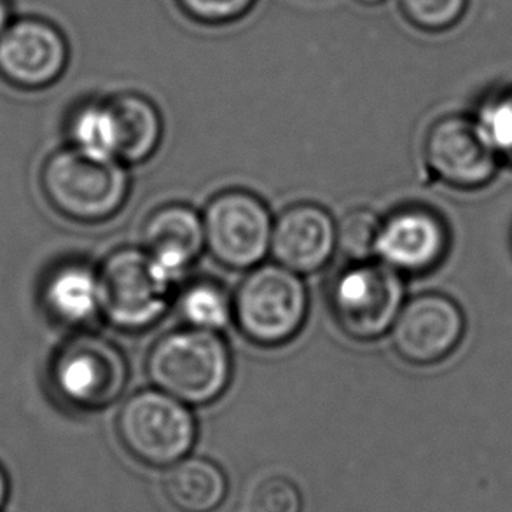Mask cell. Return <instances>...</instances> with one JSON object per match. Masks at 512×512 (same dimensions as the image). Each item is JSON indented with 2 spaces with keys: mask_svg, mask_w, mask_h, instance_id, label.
Returning a JSON list of instances; mask_svg holds the SVG:
<instances>
[{
  "mask_svg": "<svg viewBox=\"0 0 512 512\" xmlns=\"http://www.w3.org/2000/svg\"><path fill=\"white\" fill-rule=\"evenodd\" d=\"M41 191L56 214L79 224H98L125 205L130 175L121 161L100 160L70 146L44 161Z\"/></svg>",
  "mask_w": 512,
  "mask_h": 512,
  "instance_id": "1",
  "label": "cell"
},
{
  "mask_svg": "<svg viewBox=\"0 0 512 512\" xmlns=\"http://www.w3.org/2000/svg\"><path fill=\"white\" fill-rule=\"evenodd\" d=\"M231 373V353L221 336L194 327L161 336L147 357L154 387L187 406L217 401L226 392Z\"/></svg>",
  "mask_w": 512,
  "mask_h": 512,
  "instance_id": "2",
  "label": "cell"
},
{
  "mask_svg": "<svg viewBox=\"0 0 512 512\" xmlns=\"http://www.w3.org/2000/svg\"><path fill=\"white\" fill-rule=\"evenodd\" d=\"M308 306V291L298 273L278 263L259 264L236 289L233 320L250 343L273 348L298 336Z\"/></svg>",
  "mask_w": 512,
  "mask_h": 512,
  "instance_id": "3",
  "label": "cell"
},
{
  "mask_svg": "<svg viewBox=\"0 0 512 512\" xmlns=\"http://www.w3.org/2000/svg\"><path fill=\"white\" fill-rule=\"evenodd\" d=\"M116 432L123 448L140 464L170 467L193 448L196 422L186 402L160 388H149L126 399Z\"/></svg>",
  "mask_w": 512,
  "mask_h": 512,
  "instance_id": "4",
  "label": "cell"
},
{
  "mask_svg": "<svg viewBox=\"0 0 512 512\" xmlns=\"http://www.w3.org/2000/svg\"><path fill=\"white\" fill-rule=\"evenodd\" d=\"M402 306V275L381 261L352 263L329 287L334 320L355 341L378 340L392 331Z\"/></svg>",
  "mask_w": 512,
  "mask_h": 512,
  "instance_id": "5",
  "label": "cell"
},
{
  "mask_svg": "<svg viewBox=\"0 0 512 512\" xmlns=\"http://www.w3.org/2000/svg\"><path fill=\"white\" fill-rule=\"evenodd\" d=\"M49 376L62 401L72 408L97 411L118 401L130 371L125 353L111 340L84 333L58 350Z\"/></svg>",
  "mask_w": 512,
  "mask_h": 512,
  "instance_id": "6",
  "label": "cell"
},
{
  "mask_svg": "<svg viewBox=\"0 0 512 512\" xmlns=\"http://www.w3.org/2000/svg\"><path fill=\"white\" fill-rule=\"evenodd\" d=\"M98 275L102 315L119 331H146L167 312L173 285L156 270L146 250L112 252Z\"/></svg>",
  "mask_w": 512,
  "mask_h": 512,
  "instance_id": "7",
  "label": "cell"
},
{
  "mask_svg": "<svg viewBox=\"0 0 512 512\" xmlns=\"http://www.w3.org/2000/svg\"><path fill=\"white\" fill-rule=\"evenodd\" d=\"M203 217L205 247L229 270H252L270 252L273 219L256 194L229 189L208 201Z\"/></svg>",
  "mask_w": 512,
  "mask_h": 512,
  "instance_id": "8",
  "label": "cell"
},
{
  "mask_svg": "<svg viewBox=\"0 0 512 512\" xmlns=\"http://www.w3.org/2000/svg\"><path fill=\"white\" fill-rule=\"evenodd\" d=\"M69 60L67 37L46 18H14L0 35V79L16 90H46L62 79Z\"/></svg>",
  "mask_w": 512,
  "mask_h": 512,
  "instance_id": "9",
  "label": "cell"
},
{
  "mask_svg": "<svg viewBox=\"0 0 512 512\" xmlns=\"http://www.w3.org/2000/svg\"><path fill=\"white\" fill-rule=\"evenodd\" d=\"M425 163L439 182L455 189L488 186L499 170L500 158L476 118L444 116L430 126L423 144Z\"/></svg>",
  "mask_w": 512,
  "mask_h": 512,
  "instance_id": "10",
  "label": "cell"
},
{
  "mask_svg": "<svg viewBox=\"0 0 512 512\" xmlns=\"http://www.w3.org/2000/svg\"><path fill=\"white\" fill-rule=\"evenodd\" d=\"M395 353L411 366H434L455 353L467 319L455 299L441 292H425L404 303L392 327Z\"/></svg>",
  "mask_w": 512,
  "mask_h": 512,
  "instance_id": "11",
  "label": "cell"
},
{
  "mask_svg": "<svg viewBox=\"0 0 512 512\" xmlns=\"http://www.w3.org/2000/svg\"><path fill=\"white\" fill-rule=\"evenodd\" d=\"M450 249V231L429 208L406 207L381 221L376 256L401 275L437 268Z\"/></svg>",
  "mask_w": 512,
  "mask_h": 512,
  "instance_id": "12",
  "label": "cell"
},
{
  "mask_svg": "<svg viewBox=\"0 0 512 512\" xmlns=\"http://www.w3.org/2000/svg\"><path fill=\"white\" fill-rule=\"evenodd\" d=\"M336 224L313 203L285 208L273 222L270 252L278 264L298 275L322 270L336 250Z\"/></svg>",
  "mask_w": 512,
  "mask_h": 512,
  "instance_id": "13",
  "label": "cell"
},
{
  "mask_svg": "<svg viewBox=\"0 0 512 512\" xmlns=\"http://www.w3.org/2000/svg\"><path fill=\"white\" fill-rule=\"evenodd\" d=\"M142 243L156 270L175 287L205 247L203 217L180 203L160 207L144 222Z\"/></svg>",
  "mask_w": 512,
  "mask_h": 512,
  "instance_id": "14",
  "label": "cell"
},
{
  "mask_svg": "<svg viewBox=\"0 0 512 512\" xmlns=\"http://www.w3.org/2000/svg\"><path fill=\"white\" fill-rule=\"evenodd\" d=\"M42 301L56 322L70 327L86 326L102 315L100 275L90 264H62L46 278Z\"/></svg>",
  "mask_w": 512,
  "mask_h": 512,
  "instance_id": "15",
  "label": "cell"
},
{
  "mask_svg": "<svg viewBox=\"0 0 512 512\" xmlns=\"http://www.w3.org/2000/svg\"><path fill=\"white\" fill-rule=\"evenodd\" d=\"M116 130V160L139 165L160 147L163 119L158 107L139 93H119L107 98Z\"/></svg>",
  "mask_w": 512,
  "mask_h": 512,
  "instance_id": "16",
  "label": "cell"
},
{
  "mask_svg": "<svg viewBox=\"0 0 512 512\" xmlns=\"http://www.w3.org/2000/svg\"><path fill=\"white\" fill-rule=\"evenodd\" d=\"M228 492L226 476L205 458H186L173 465L165 478L168 500L180 512H212Z\"/></svg>",
  "mask_w": 512,
  "mask_h": 512,
  "instance_id": "17",
  "label": "cell"
},
{
  "mask_svg": "<svg viewBox=\"0 0 512 512\" xmlns=\"http://www.w3.org/2000/svg\"><path fill=\"white\" fill-rule=\"evenodd\" d=\"M69 137L72 147L83 153L116 160V130L109 100H93L77 107L69 121Z\"/></svg>",
  "mask_w": 512,
  "mask_h": 512,
  "instance_id": "18",
  "label": "cell"
},
{
  "mask_svg": "<svg viewBox=\"0 0 512 512\" xmlns=\"http://www.w3.org/2000/svg\"><path fill=\"white\" fill-rule=\"evenodd\" d=\"M179 313L187 327L219 333L233 320V299L221 285L200 280L180 294Z\"/></svg>",
  "mask_w": 512,
  "mask_h": 512,
  "instance_id": "19",
  "label": "cell"
},
{
  "mask_svg": "<svg viewBox=\"0 0 512 512\" xmlns=\"http://www.w3.org/2000/svg\"><path fill=\"white\" fill-rule=\"evenodd\" d=\"M380 226L381 219L374 212L366 208H355L343 215L336 224V250H340L352 263L369 261L376 256Z\"/></svg>",
  "mask_w": 512,
  "mask_h": 512,
  "instance_id": "20",
  "label": "cell"
},
{
  "mask_svg": "<svg viewBox=\"0 0 512 512\" xmlns=\"http://www.w3.org/2000/svg\"><path fill=\"white\" fill-rule=\"evenodd\" d=\"M476 121L495 153L499 154L500 161H506L512 167V88L485 100Z\"/></svg>",
  "mask_w": 512,
  "mask_h": 512,
  "instance_id": "21",
  "label": "cell"
},
{
  "mask_svg": "<svg viewBox=\"0 0 512 512\" xmlns=\"http://www.w3.org/2000/svg\"><path fill=\"white\" fill-rule=\"evenodd\" d=\"M397 2L404 18L413 27L429 34H441L450 28L457 27L469 7V0H397Z\"/></svg>",
  "mask_w": 512,
  "mask_h": 512,
  "instance_id": "22",
  "label": "cell"
},
{
  "mask_svg": "<svg viewBox=\"0 0 512 512\" xmlns=\"http://www.w3.org/2000/svg\"><path fill=\"white\" fill-rule=\"evenodd\" d=\"M182 13L201 25H229L245 18L257 0H177Z\"/></svg>",
  "mask_w": 512,
  "mask_h": 512,
  "instance_id": "23",
  "label": "cell"
},
{
  "mask_svg": "<svg viewBox=\"0 0 512 512\" xmlns=\"http://www.w3.org/2000/svg\"><path fill=\"white\" fill-rule=\"evenodd\" d=\"M250 512H301V495L289 479H266L250 497Z\"/></svg>",
  "mask_w": 512,
  "mask_h": 512,
  "instance_id": "24",
  "label": "cell"
},
{
  "mask_svg": "<svg viewBox=\"0 0 512 512\" xmlns=\"http://www.w3.org/2000/svg\"><path fill=\"white\" fill-rule=\"evenodd\" d=\"M13 7L9 0H0V35L6 32L7 27L13 23Z\"/></svg>",
  "mask_w": 512,
  "mask_h": 512,
  "instance_id": "25",
  "label": "cell"
},
{
  "mask_svg": "<svg viewBox=\"0 0 512 512\" xmlns=\"http://www.w3.org/2000/svg\"><path fill=\"white\" fill-rule=\"evenodd\" d=\"M7 488H9V485H7L6 472L2 471V467H0V509L6 502Z\"/></svg>",
  "mask_w": 512,
  "mask_h": 512,
  "instance_id": "26",
  "label": "cell"
},
{
  "mask_svg": "<svg viewBox=\"0 0 512 512\" xmlns=\"http://www.w3.org/2000/svg\"><path fill=\"white\" fill-rule=\"evenodd\" d=\"M357 4H362V6H380L383 2H387V0H355Z\"/></svg>",
  "mask_w": 512,
  "mask_h": 512,
  "instance_id": "27",
  "label": "cell"
}]
</instances>
